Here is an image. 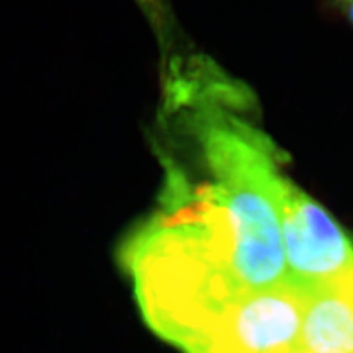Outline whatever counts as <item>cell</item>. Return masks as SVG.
Listing matches in <instances>:
<instances>
[{"mask_svg":"<svg viewBox=\"0 0 353 353\" xmlns=\"http://www.w3.org/2000/svg\"><path fill=\"white\" fill-rule=\"evenodd\" d=\"M331 3H334V4H336V6H341V8L345 6V4H348L351 0H330Z\"/></svg>","mask_w":353,"mask_h":353,"instance_id":"obj_8","label":"cell"},{"mask_svg":"<svg viewBox=\"0 0 353 353\" xmlns=\"http://www.w3.org/2000/svg\"><path fill=\"white\" fill-rule=\"evenodd\" d=\"M287 284L303 293L353 274V242L327 211L288 183L281 208Z\"/></svg>","mask_w":353,"mask_h":353,"instance_id":"obj_2","label":"cell"},{"mask_svg":"<svg viewBox=\"0 0 353 353\" xmlns=\"http://www.w3.org/2000/svg\"><path fill=\"white\" fill-rule=\"evenodd\" d=\"M195 135L210 173L205 182L232 232L230 270L245 293L287 283L281 208L290 179L272 144L223 108L196 113Z\"/></svg>","mask_w":353,"mask_h":353,"instance_id":"obj_1","label":"cell"},{"mask_svg":"<svg viewBox=\"0 0 353 353\" xmlns=\"http://www.w3.org/2000/svg\"><path fill=\"white\" fill-rule=\"evenodd\" d=\"M343 10H344V12H345V16H347L348 21H350L351 26H353V0H351L348 4H345V6L343 7Z\"/></svg>","mask_w":353,"mask_h":353,"instance_id":"obj_6","label":"cell"},{"mask_svg":"<svg viewBox=\"0 0 353 353\" xmlns=\"http://www.w3.org/2000/svg\"><path fill=\"white\" fill-rule=\"evenodd\" d=\"M141 11L147 14L153 30L160 38L163 51L172 49V39L174 38V19L168 0H137Z\"/></svg>","mask_w":353,"mask_h":353,"instance_id":"obj_5","label":"cell"},{"mask_svg":"<svg viewBox=\"0 0 353 353\" xmlns=\"http://www.w3.org/2000/svg\"><path fill=\"white\" fill-rule=\"evenodd\" d=\"M305 293L283 284L242 294L214 325L199 353H280L299 345Z\"/></svg>","mask_w":353,"mask_h":353,"instance_id":"obj_3","label":"cell"},{"mask_svg":"<svg viewBox=\"0 0 353 353\" xmlns=\"http://www.w3.org/2000/svg\"><path fill=\"white\" fill-rule=\"evenodd\" d=\"M280 353H312L309 352V351H306V350H303L301 347H293V348H290V350H287V351H283V352Z\"/></svg>","mask_w":353,"mask_h":353,"instance_id":"obj_7","label":"cell"},{"mask_svg":"<svg viewBox=\"0 0 353 353\" xmlns=\"http://www.w3.org/2000/svg\"><path fill=\"white\" fill-rule=\"evenodd\" d=\"M299 347L312 353H353V274L305 293Z\"/></svg>","mask_w":353,"mask_h":353,"instance_id":"obj_4","label":"cell"}]
</instances>
